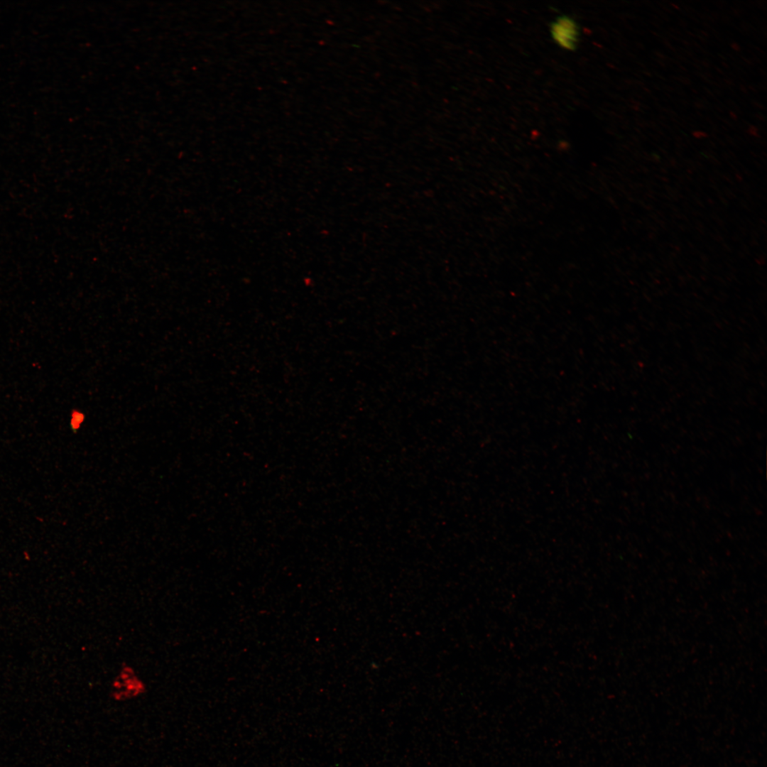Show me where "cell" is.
Listing matches in <instances>:
<instances>
[{"label":"cell","instance_id":"obj_5","mask_svg":"<svg viewBox=\"0 0 767 767\" xmlns=\"http://www.w3.org/2000/svg\"><path fill=\"white\" fill-rule=\"evenodd\" d=\"M692 135L696 138H702L707 137V134L702 131H694L692 132Z\"/></svg>","mask_w":767,"mask_h":767},{"label":"cell","instance_id":"obj_2","mask_svg":"<svg viewBox=\"0 0 767 767\" xmlns=\"http://www.w3.org/2000/svg\"><path fill=\"white\" fill-rule=\"evenodd\" d=\"M145 691L143 682L134 670L124 666L112 684L113 698L118 701L127 700L139 696Z\"/></svg>","mask_w":767,"mask_h":767},{"label":"cell","instance_id":"obj_1","mask_svg":"<svg viewBox=\"0 0 767 767\" xmlns=\"http://www.w3.org/2000/svg\"><path fill=\"white\" fill-rule=\"evenodd\" d=\"M550 36L555 43L566 50H574L580 39L577 23L569 16H557L550 24Z\"/></svg>","mask_w":767,"mask_h":767},{"label":"cell","instance_id":"obj_8","mask_svg":"<svg viewBox=\"0 0 767 767\" xmlns=\"http://www.w3.org/2000/svg\"><path fill=\"white\" fill-rule=\"evenodd\" d=\"M671 5H672V6H673V7H674V8H675V9H680V8H679V6H678V5H676V4H671Z\"/></svg>","mask_w":767,"mask_h":767},{"label":"cell","instance_id":"obj_4","mask_svg":"<svg viewBox=\"0 0 767 767\" xmlns=\"http://www.w3.org/2000/svg\"><path fill=\"white\" fill-rule=\"evenodd\" d=\"M747 133H748L749 134H750V135L753 136H756V137H758V136H759V134H758V128H757V127H756V126H754V125H750V126H749V128L747 129Z\"/></svg>","mask_w":767,"mask_h":767},{"label":"cell","instance_id":"obj_6","mask_svg":"<svg viewBox=\"0 0 767 767\" xmlns=\"http://www.w3.org/2000/svg\"><path fill=\"white\" fill-rule=\"evenodd\" d=\"M730 46L734 50H735L736 52L740 51V50H741L740 45L736 42L731 43Z\"/></svg>","mask_w":767,"mask_h":767},{"label":"cell","instance_id":"obj_3","mask_svg":"<svg viewBox=\"0 0 767 767\" xmlns=\"http://www.w3.org/2000/svg\"><path fill=\"white\" fill-rule=\"evenodd\" d=\"M84 416L82 413L74 412L71 420L72 427L74 429H77L80 427L82 422Z\"/></svg>","mask_w":767,"mask_h":767},{"label":"cell","instance_id":"obj_7","mask_svg":"<svg viewBox=\"0 0 767 767\" xmlns=\"http://www.w3.org/2000/svg\"><path fill=\"white\" fill-rule=\"evenodd\" d=\"M729 116L734 120L737 119V115L732 111H729Z\"/></svg>","mask_w":767,"mask_h":767}]
</instances>
